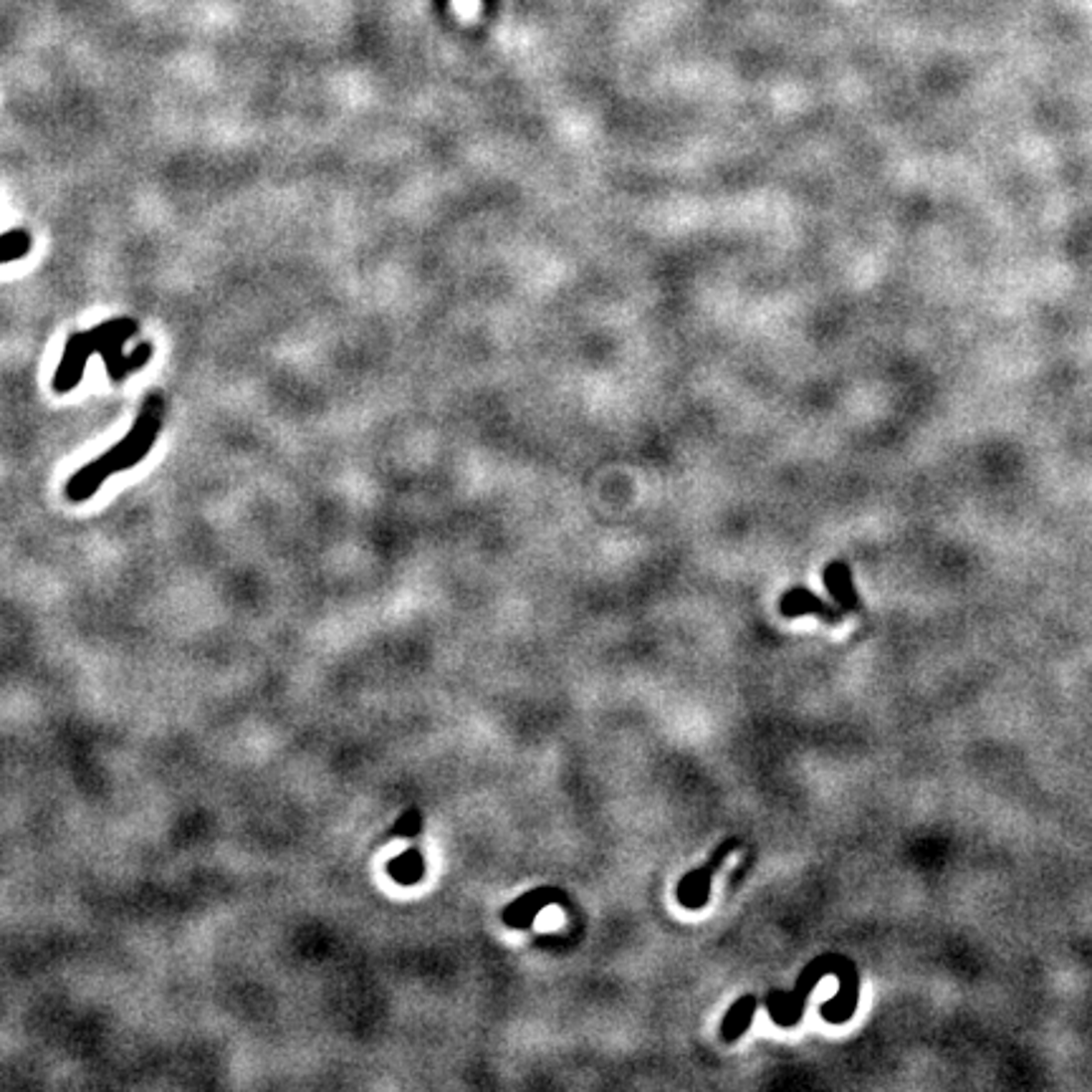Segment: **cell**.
<instances>
[{"instance_id":"1","label":"cell","mask_w":1092,"mask_h":1092,"mask_svg":"<svg viewBox=\"0 0 1092 1092\" xmlns=\"http://www.w3.org/2000/svg\"><path fill=\"white\" fill-rule=\"evenodd\" d=\"M162 417H165V397L159 395V392H152L142 402V410H139L137 420L129 428V433L119 443L111 445L109 451L102 453L94 461H89L87 466H82L69 478L67 499L74 501V504L89 501L111 476L132 471L137 463H142L149 456V451H152L159 430H162Z\"/></svg>"},{"instance_id":"2","label":"cell","mask_w":1092,"mask_h":1092,"mask_svg":"<svg viewBox=\"0 0 1092 1092\" xmlns=\"http://www.w3.org/2000/svg\"><path fill=\"white\" fill-rule=\"evenodd\" d=\"M97 354V341H94L92 329L89 331H77L67 339L64 346V354H61V362L54 372V392L64 395V392H72L79 382H82L84 372H87L89 359Z\"/></svg>"},{"instance_id":"3","label":"cell","mask_w":1092,"mask_h":1092,"mask_svg":"<svg viewBox=\"0 0 1092 1092\" xmlns=\"http://www.w3.org/2000/svg\"><path fill=\"white\" fill-rule=\"evenodd\" d=\"M126 341L129 339L121 336V339H114L105 351H102V359H105L107 374H109L111 382H121V379H126L132 372L142 369L144 364L149 362V357H152L154 349L149 341H142V344H139L134 351H129V354L124 351Z\"/></svg>"},{"instance_id":"4","label":"cell","mask_w":1092,"mask_h":1092,"mask_svg":"<svg viewBox=\"0 0 1092 1092\" xmlns=\"http://www.w3.org/2000/svg\"><path fill=\"white\" fill-rule=\"evenodd\" d=\"M31 246H34V238H31V233L28 231H23V228L3 233V236H0V266L11 264V261H18V259H26L28 253H31Z\"/></svg>"},{"instance_id":"5","label":"cell","mask_w":1092,"mask_h":1092,"mask_svg":"<svg viewBox=\"0 0 1092 1092\" xmlns=\"http://www.w3.org/2000/svg\"><path fill=\"white\" fill-rule=\"evenodd\" d=\"M438 3H440V6H443V3H445V0H438Z\"/></svg>"}]
</instances>
